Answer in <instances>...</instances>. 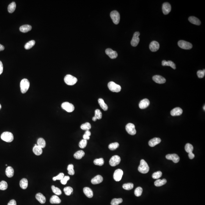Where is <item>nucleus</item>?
Instances as JSON below:
<instances>
[{"label":"nucleus","instance_id":"nucleus-8","mask_svg":"<svg viewBox=\"0 0 205 205\" xmlns=\"http://www.w3.org/2000/svg\"><path fill=\"white\" fill-rule=\"evenodd\" d=\"M61 107L63 109L68 112H72L75 110L74 105L69 102H64L62 104Z\"/></svg>","mask_w":205,"mask_h":205},{"label":"nucleus","instance_id":"nucleus-44","mask_svg":"<svg viewBox=\"0 0 205 205\" xmlns=\"http://www.w3.org/2000/svg\"><path fill=\"white\" fill-rule=\"evenodd\" d=\"M185 150L188 153L192 152L193 150V147L191 144L187 143L185 146Z\"/></svg>","mask_w":205,"mask_h":205},{"label":"nucleus","instance_id":"nucleus-12","mask_svg":"<svg viewBox=\"0 0 205 205\" xmlns=\"http://www.w3.org/2000/svg\"><path fill=\"white\" fill-rule=\"evenodd\" d=\"M123 172L121 169H117L115 170L113 175L114 180L116 181H119L122 179Z\"/></svg>","mask_w":205,"mask_h":205},{"label":"nucleus","instance_id":"nucleus-24","mask_svg":"<svg viewBox=\"0 0 205 205\" xmlns=\"http://www.w3.org/2000/svg\"><path fill=\"white\" fill-rule=\"evenodd\" d=\"M6 175L8 177H12L14 174V169L12 167H7L6 169Z\"/></svg>","mask_w":205,"mask_h":205},{"label":"nucleus","instance_id":"nucleus-48","mask_svg":"<svg viewBox=\"0 0 205 205\" xmlns=\"http://www.w3.org/2000/svg\"><path fill=\"white\" fill-rule=\"evenodd\" d=\"M97 119H100L102 118V114L100 109H97L95 111V116Z\"/></svg>","mask_w":205,"mask_h":205},{"label":"nucleus","instance_id":"nucleus-45","mask_svg":"<svg viewBox=\"0 0 205 205\" xmlns=\"http://www.w3.org/2000/svg\"><path fill=\"white\" fill-rule=\"evenodd\" d=\"M123 188L126 190H130L132 189L133 188L134 185L133 183H125L123 185Z\"/></svg>","mask_w":205,"mask_h":205},{"label":"nucleus","instance_id":"nucleus-6","mask_svg":"<svg viewBox=\"0 0 205 205\" xmlns=\"http://www.w3.org/2000/svg\"><path fill=\"white\" fill-rule=\"evenodd\" d=\"M110 17L114 24L118 25L120 20V15L117 11L114 10L110 14Z\"/></svg>","mask_w":205,"mask_h":205},{"label":"nucleus","instance_id":"nucleus-46","mask_svg":"<svg viewBox=\"0 0 205 205\" xmlns=\"http://www.w3.org/2000/svg\"><path fill=\"white\" fill-rule=\"evenodd\" d=\"M142 191H143V189L141 187H137L134 191V194L136 196H140L142 194Z\"/></svg>","mask_w":205,"mask_h":205},{"label":"nucleus","instance_id":"nucleus-50","mask_svg":"<svg viewBox=\"0 0 205 205\" xmlns=\"http://www.w3.org/2000/svg\"><path fill=\"white\" fill-rule=\"evenodd\" d=\"M87 140H85V139H82V140H81V141H80V142H79V147H80L81 148L84 149V148L86 147V146H87Z\"/></svg>","mask_w":205,"mask_h":205},{"label":"nucleus","instance_id":"nucleus-1","mask_svg":"<svg viewBox=\"0 0 205 205\" xmlns=\"http://www.w3.org/2000/svg\"><path fill=\"white\" fill-rule=\"evenodd\" d=\"M139 171L142 174H146L149 172V167L147 162L144 160L141 159L140 161V164L138 168Z\"/></svg>","mask_w":205,"mask_h":205},{"label":"nucleus","instance_id":"nucleus-56","mask_svg":"<svg viewBox=\"0 0 205 205\" xmlns=\"http://www.w3.org/2000/svg\"><path fill=\"white\" fill-rule=\"evenodd\" d=\"M3 72V65L2 62L0 61V75H1Z\"/></svg>","mask_w":205,"mask_h":205},{"label":"nucleus","instance_id":"nucleus-61","mask_svg":"<svg viewBox=\"0 0 205 205\" xmlns=\"http://www.w3.org/2000/svg\"><path fill=\"white\" fill-rule=\"evenodd\" d=\"M1 107H2V106H1V105L0 104V109H1Z\"/></svg>","mask_w":205,"mask_h":205},{"label":"nucleus","instance_id":"nucleus-35","mask_svg":"<svg viewBox=\"0 0 205 205\" xmlns=\"http://www.w3.org/2000/svg\"><path fill=\"white\" fill-rule=\"evenodd\" d=\"M46 145L45 141L42 138H40L37 141V145L42 148V149L45 148Z\"/></svg>","mask_w":205,"mask_h":205},{"label":"nucleus","instance_id":"nucleus-57","mask_svg":"<svg viewBox=\"0 0 205 205\" xmlns=\"http://www.w3.org/2000/svg\"><path fill=\"white\" fill-rule=\"evenodd\" d=\"M188 156L189 159H192L194 158L195 155H194V154L193 153L191 152L188 153Z\"/></svg>","mask_w":205,"mask_h":205},{"label":"nucleus","instance_id":"nucleus-3","mask_svg":"<svg viewBox=\"0 0 205 205\" xmlns=\"http://www.w3.org/2000/svg\"><path fill=\"white\" fill-rule=\"evenodd\" d=\"M1 138L2 140L6 142H12L14 139V135L11 132L6 131L4 132L1 134Z\"/></svg>","mask_w":205,"mask_h":205},{"label":"nucleus","instance_id":"nucleus-9","mask_svg":"<svg viewBox=\"0 0 205 205\" xmlns=\"http://www.w3.org/2000/svg\"><path fill=\"white\" fill-rule=\"evenodd\" d=\"M121 161L120 157L118 155H114L110 159L109 163L111 166H116L118 165Z\"/></svg>","mask_w":205,"mask_h":205},{"label":"nucleus","instance_id":"nucleus-39","mask_svg":"<svg viewBox=\"0 0 205 205\" xmlns=\"http://www.w3.org/2000/svg\"><path fill=\"white\" fill-rule=\"evenodd\" d=\"M81 128L84 130H89L91 128V124L89 122L85 123L81 125Z\"/></svg>","mask_w":205,"mask_h":205},{"label":"nucleus","instance_id":"nucleus-22","mask_svg":"<svg viewBox=\"0 0 205 205\" xmlns=\"http://www.w3.org/2000/svg\"><path fill=\"white\" fill-rule=\"evenodd\" d=\"M83 192L86 196L89 198H92L93 196V191L89 187L84 188Z\"/></svg>","mask_w":205,"mask_h":205},{"label":"nucleus","instance_id":"nucleus-32","mask_svg":"<svg viewBox=\"0 0 205 205\" xmlns=\"http://www.w3.org/2000/svg\"><path fill=\"white\" fill-rule=\"evenodd\" d=\"M85 155V153L83 150H79L74 154V157L76 159H80Z\"/></svg>","mask_w":205,"mask_h":205},{"label":"nucleus","instance_id":"nucleus-15","mask_svg":"<svg viewBox=\"0 0 205 205\" xmlns=\"http://www.w3.org/2000/svg\"><path fill=\"white\" fill-rule=\"evenodd\" d=\"M153 80L155 81V83H157L159 84H162L166 83V79L165 78L161 76L155 75L153 77Z\"/></svg>","mask_w":205,"mask_h":205},{"label":"nucleus","instance_id":"nucleus-17","mask_svg":"<svg viewBox=\"0 0 205 205\" xmlns=\"http://www.w3.org/2000/svg\"><path fill=\"white\" fill-rule=\"evenodd\" d=\"M159 48V43L156 41H153L150 44V49L152 52H156L157 51Z\"/></svg>","mask_w":205,"mask_h":205},{"label":"nucleus","instance_id":"nucleus-7","mask_svg":"<svg viewBox=\"0 0 205 205\" xmlns=\"http://www.w3.org/2000/svg\"><path fill=\"white\" fill-rule=\"evenodd\" d=\"M179 47L184 50H190L192 48V45L190 43L184 40H180L178 42Z\"/></svg>","mask_w":205,"mask_h":205},{"label":"nucleus","instance_id":"nucleus-51","mask_svg":"<svg viewBox=\"0 0 205 205\" xmlns=\"http://www.w3.org/2000/svg\"><path fill=\"white\" fill-rule=\"evenodd\" d=\"M64 177V174L63 173H60L57 176L54 177L53 179L54 181H56V180H61Z\"/></svg>","mask_w":205,"mask_h":205},{"label":"nucleus","instance_id":"nucleus-4","mask_svg":"<svg viewBox=\"0 0 205 205\" xmlns=\"http://www.w3.org/2000/svg\"><path fill=\"white\" fill-rule=\"evenodd\" d=\"M64 80L65 83L69 86L74 85L78 81V79L76 77L70 75H67L65 77Z\"/></svg>","mask_w":205,"mask_h":205},{"label":"nucleus","instance_id":"nucleus-5","mask_svg":"<svg viewBox=\"0 0 205 205\" xmlns=\"http://www.w3.org/2000/svg\"><path fill=\"white\" fill-rule=\"evenodd\" d=\"M109 89L112 92H119L121 90V87L120 85L116 84L113 81H111L108 84Z\"/></svg>","mask_w":205,"mask_h":205},{"label":"nucleus","instance_id":"nucleus-41","mask_svg":"<svg viewBox=\"0 0 205 205\" xmlns=\"http://www.w3.org/2000/svg\"><path fill=\"white\" fill-rule=\"evenodd\" d=\"M119 144L118 142H114L111 143L109 145L108 148L109 149L111 150H114L116 149L117 148L119 147Z\"/></svg>","mask_w":205,"mask_h":205},{"label":"nucleus","instance_id":"nucleus-33","mask_svg":"<svg viewBox=\"0 0 205 205\" xmlns=\"http://www.w3.org/2000/svg\"><path fill=\"white\" fill-rule=\"evenodd\" d=\"M167 180L166 179H163L162 180L161 179H158L156 180L154 182V184L155 186H161L163 185L164 184L166 183Z\"/></svg>","mask_w":205,"mask_h":205},{"label":"nucleus","instance_id":"nucleus-2","mask_svg":"<svg viewBox=\"0 0 205 205\" xmlns=\"http://www.w3.org/2000/svg\"><path fill=\"white\" fill-rule=\"evenodd\" d=\"M30 87V83L27 79H22L20 83L21 91L22 94L27 92Z\"/></svg>","mask_w":205,"mask_h":205},{"label":"nucleus","instance_id":"nucleus-29","mask_svg":"<svg viewBox=\"0 0 205 205\" xmlns=\"http://www.w3.org/2000/svg\"><path fill=\"white\" fill-rule=\"evenodd\" d=\"M98 103L100 106L101 108L104 111H106L108 110V105L105 103L104 100L102 98H99L98 100Z\"/></svg>","mask_w":205,"mask_h":205},{"label":"nucleus","instance_id":"nucleus-37","mask_svg":"<svg viewBox=\"0 0 205 205\" xmlns=\"http://www.w3.org/2000/svg\"><path fill=\"white\" fill-rule=\"evenodd\" d=\"M36 42L34 40H31L28 42L27 43L25 46V48L26 50H29L32 47H34L35 45Z\"/></svg>","mask_w":205,"mask_h":205},{"label":"nucleus","instance_id":"nucleus-28","mask_svg":"<svg viewBox=\"0 0 205 205\" xmlns=\"http://www.w3.org/2000/svg\"><path fill=\"white\" fill-rule=\"evenodd\" d=\"M189 21L192 24L199 26L201 24V22L199 19L194 17H190L189 18Z\"/></svg>","mask_w":205,"mask_h":205},{"label":"nucleus","instance_id":"nucleus-58","mask_svg":"<svg viewBox=\"0 0 205 205\" xmlns=\"http://www.w3.org/2000/svg\"><path fill=\"white\" fill-rule=\"evenodd\" d=\"M5 49L4 46L3 45L0 44V51H2L4 50Z\"/></svg>","mask_w":205,"mask_h":205},{"label":"nucleus","instance_id":"nucleus-53","mask_svg":"<svg viewBox=\"0 0 205 205\" xmlns=\"http://www.w3.org/2000/svg\"><path fill=\"white\" fill-rule=\"evenodd\" d=\"M91 135V132L89 130L86 131L85 134L83 136L84 139L85 140H89L90 139V136Z\"/></svg>","mask_w":205,"mask_h":205},{"label":"nucleus","instance_id":"nucleus-25","mask_svg":"<svg viewBox=\"0 0 205 205\" xmlns=\"http://www.w3.org/2000/svg\"><path fill=\"white\" fill-rule=\"evenodd\" d=\"M33 152L36 155H40L42 153L43 150L42 148L38 146L37 145H35L33 147Z\"/></svg>","mask_w":205,"mask_h":205},{"label":"nucleus","instance_id":"nucleus-14","mask_svg":"<svg viewBox=\"0 0 205 205\" xmlns=\"http://www.w3.org/2000/svg\"><path fill=\"white\" fill-rule=\"evenodd\" d=\"M105 53L109 58L111 59L116 58L118 56L117 53L116 51H114L110 48H108L105 51Z\"/></svg>","mask_w":205,"mask_h":205},{"label":"nucleus","instance_id":"nucleus-59","mask_svg":"<svg viewBox=\"0 0 205 205\" xmlns=\"http://www.w3.org/2000/svg\"><path fill=\"white\" fill-rule=\"evenodd\" d=\"M97 119V118H96L95 116H94V117H93V118H92V120L94 121H96Z\"/></svg>","mask_w":205,"mask_h":205},{"label":"nucleus","instance_id":"nucleus-27","mask_svg":"<svg viewBox=\"0 0 205 205\" xmlns=\"http://www.w3.org/2000/svg\"><path fill=\"white\" fill-rule=\"evenodd\" d=\"M28 181L26 178H23L20 181V186L21 188L23 189H26L28 187Z\"/></svg>","mask_w":205,"mask_h":205},{"label":"nucleus","instance_id":"nucleus-23","mask_svg":"<svg viewBox=\"0 0 205 205\" xmlns=\"http://www.w3.org/2000/svg\"><path fill=\"white\" fill-rule=\"evenodd\" d=\"M36 197L37 200L42 204L45 203L46 201V197L41 193H38L37 194L36 196Z\"/></svg>","mask_w":205,"mask_h":205},{"label":"nucleus","instance_id":"nucleus-10","mask_svg":"<svg viewBox=\"0 0 205 205\" xmlns=\"http://www.w3.org/2000/svg\"><path fill=\"white\" fill-rule=\"evenodd\" d=\"M140 36V33L138 32H135L134 34L132 40L131 42V45L134 47H136L138 45L139 42V36Z\"/></svg>","mask_w":205,"mask_h":205},{"label":"nucleus","instance_id":"nucleus-16","mask_svg":"<svg viewBox=\"0 0 205 205\" xmlns=\"http://www.w3.org/2000/svg\"><path fill=\"white\" fill-rule=\"evenodd\" d=\"M171 7L170 4L168 3H165L163 4L162 10L163 13L164 15H167L170 12Z\"/></svg>","mask_w":205,"mask_h":205},{"label":"nucleus","instance_id":"nucleus-43","mask_svg":"<svg viewBox=\"0 0 205 205\" xmlns=\"http://www.w3.org/2000/svg\"><path fill=\"white\" fill-rule=\"evenodd\" d=\"M68 173L70 175H74L75 174V170H74V166L73 164H70L68 165L67 167Z\"/></svg>","mask_w":205,"mask_h":205},{"label":"nucleus","instance_id":"nucleus-55","mask_svg":"<svg viewBox=\"0 0 205 205\" xmlns=\"http://www.w3.org/2000/svg\"><path fill=\"white\" fill-rule=\"evenodd\" d=\"M8 205H17V202L15 200H11L9 202Z\"/></svg>","mask_w":205,"mask_h":205},{"label":"nucleus","instance_id":"nucleus-30","mask_svg":"<svg viewBox=\"0 0 205 205\" xmlns=\"http://www.w3.org/2000/svg\"><path fill=\"white\" fill-rule=\"evenodd\" d=\"M61 202V199L57 195H53L52 196L50 199V202L52 204H53V203L59 204V203H60Z\"/></svg>","mask_w":205,"mask_h":205},{"label":"nucleus","instance_id":"nucleus-40","mask_svg":"<svg viewBox=\"0 0 205 205\" xmlns=\"http://www.w3.org/2000/svg\"><path fill=\"white\" fill-rule=\"evenodd\" d=\"M52 191L53 192L57 195H60L62 194V191L59 188L56 187L54 185H52L51 186Z\"/></svg>","mask_w":205,"mask_h":205},{"label":"nucleus","instance_id":"nucleus-31","mask_svg":"<svg viewBox=\"0 0 205 205\" xmlns=\"http://www.w3.org/2000/svg\"><path fill=\"white\" fill-rule=\"evenodd\" d=\"M32 26L29 25H25L21 26L20 28V30L21 32L23 33H26L31 31L32 29Z\"/></svg>","mask_w":205,"mask_h":205},{"label":"nucleus","instance_id":"nucleus-13","mask_svg":"<svg viewBox=\"0 0 205 205\" xmlns=\"http://www.w3.org/2000/svg\"><path fill=\"white\" fill-rule=\"evenodd\" d=\"M167 159L172 160L174 163H177L180 160L179 156L176 154H167L166 155Z\"/></svg>","mask_w":205,"mask_h":205},{"label":"nucleus","instance_id":"nucleus-54","mask_svg":"<svg viewBox=\"0 0 205 205\" xmlns=\"http://www.w3.org/2000/svg\"><path fill=\"white\" fill-rule=\"evenodd\" d=\"M70 179L69 176H65L64 177L62 180H61V183L63 185H65L67 184L68 181Z\"/></svg>","mask_w":205,"mask_h":205},{"label":"nucleus","instance_id":"nucleus-38","mask_svg":"<svg viewBox=\"0 0 205 205\" xmlns=\"http://www.w3.org/2000/svg\"><path fill=\"white\" fill-rule=\"evenodd\" d=\"M94 163L95 165L102 166L104 164V160L103 158L96 159L94 160Z\"/></svg>","mask_w":205,"mask_h":205},{"label":"nucleus","instance_id":"nucleus-21","mask_svg":"<svg viewBox=\"0 0 205 205\" xmlns=\"http://www.w3.org/2000/svg\"><path fill=\"white\" fill-rule=\"evenodd\" d=\"M161 142V139L159 138H155L150 140L149 142V145L151 147H153L158 144Z\"/></svg>","mask_w":205,"mask_h":205},{"label":"nucleus","instance_id":"nucleus-47","mask_svg":"<svg viewBox=\"0 0 205 205\" xmlns=\"http://www.w3.org/2000/svg\"><path fill=\"white\" fill-rule=\"evenodd\" d=\"M8 184L5 181H2L0 182V190H5L8 188Z\"/></svg>","mask_w":205,"mask_h":205},{"label":"nucleus","instance_id":"nucleus-36","mask_svg":"<svg viewBox=\"0 0 205 205\" xmlns=\"http://www.w3.org/2000/svg\"><path fill=\"white\" fill-rule=\"evenodd\" d=\"M64 191L66 195L70 196L73 193V189L70 186H67L64 188Z\"/></svg>","mask_w":205,"mask_h":205},{"label":"nucleus","instance_id":"nucleus-34","mask_svg":"<svg viewBox=\"0 0 205 205\" xmlns=\"http://www.w3.org/2000/svg\"><path fill=\"white\" fill-rule=\"evenodd\" d=\"M16 4L15 2H12L10 4L8 7V12L10 13H13L16 9Z\"/></svg>","mask_w":205,"mask_h":205},{"label":"nucleus","instance_id":"nucleus-11","mask_svg":"<svg viewBox=\"0 0 205 205\" xmlns=\"http://www.w3.org/2000/svg\"><path fill=\"white\" fill-rule=\"evenodd\" d=\"M125 128L127 133L130 135H134L136 133L135 125L133 123H129L127 124Z\"/></svg>","mask_w":205,"mask_h":205},{"label":"nucleus","instance_id":"nucleus-26","mask_svg":"<svg viewBox=\"0 0 205 205\" xmlns=\"http://www.w3.org/2000/svg\"><path fill=\"white\" fill-rule=\"evenodd\" d=\"M162 65L163 66H170L174 69H175L176 68L175 64L171 61H167L165 60H164L162 61Z\"/></svg>","mask_w":205,"mask_h":205},{"label":"nucleus","instance_id":"nucleus-20","mask_svg":"<svg viewBox=\"0 0 205 205\" xmlns=\"http://www.w3.org/2000/svg\"><path fill=\"white\" fill-rule=\"evenodd\" d=\"M103 181V178L101 175H97L91 180V183L94 185L99 184Z\"/></svg>","mask_w":205,"mask_h":205},{"label":"nucleus","instance_id":"nucleus-42","mask_svg":"<svg viewBox=\"0 0 205 205\" xmlns=\"http://www.w3.org/2000/svg\"><path fill=\"white\" fill-rule=\"evenodd\" d=\"M123 199L122 198H114L113 199L111 202V205H118L120 203H122Z\"/></svg>","mask_w":205,"mask_h":205},{"label":"nucleus","instance_id":"nucleus-60","mask_svg":"<svg viewBox=\"0 0 205 205\" xmlns=\"http://www.w3.org/2000/svg\"><path fill=\"white\" fill-rule=\"evenodd\" d=\"M205 106L204 105V106H203V109H204V111H205Z\"/></svg>","mask_w":205,"mask_h":205},{"label":"nucleus","instance_id":"nucleus-19","mask_svg":"<svg viewBox=\"0 0 205 205\" xmlns=\"http://www.w3.org/2000/svg\"><path fill=\"white\" fill-rule=\"evenodd\" d=\"M182 113H183V110L179 107L175 108L170 111V114L173 116H180L181 115Z\"/></svg>","mask_w":205,"mask_h":205},{"label":"nucleus","instance_id":"nucleus-52","mask_svg":"<svg viewBox=\"0 0 205 205\" xmlns=\"http://www.w3.org/2000/svg\"><path fill=\"white\" fill-rule=\"evenodd\" d=\"M197 76L199 78H203L205 74V70L203 69V70H200L197 71Z\"/></svg>","mask_w":205,"mask_h":205},{"label":"nucleus","instance_id":"nucleus-49","mask_svg":"<svg viewBox=\"0 0 205 205\" xmlns=\"http://www.w3.org/2000/svg\"><path fill=\"white\" fill-rule=\"evenodd\" d=\"M162 175V172L160 171H158L154 172L152 175V177L153 179H158L161 177Z\"/></svg>","mask_w":205,"mask_h":205},{"label":"nucleus","instance_id":"nucleus-18","mask_svg":"<svg viewBox=\"0 0 205 205\" xmlns=\"http://www.w3.org/2000/svg\"><path fill=\"white\" fill-rule=\"evenodd\" d=\"M150 105V101L147 98L142 100L139 103V107L141 109L146 108Z\"/></svg>","mask_w":205,"mask_h":205}]
</instances>
